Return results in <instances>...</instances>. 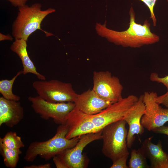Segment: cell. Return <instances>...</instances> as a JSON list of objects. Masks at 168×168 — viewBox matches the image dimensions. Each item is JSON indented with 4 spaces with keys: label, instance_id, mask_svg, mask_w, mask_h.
I'll return each mask as SVG.
<instances>
[{
    "label": "cell",
    "instance_id": "cell-1",
    "mask_svg": "<svg viewBox=\"0 0 168 168\" xmlns=\"http://www.w3.org/2000/svg\"><path fill=\"white\" fill-rule=\"evenodd\" d=\"M130 22L128 28L123 31H118L108 28L105 23H96L95 29L98 35L109 42L125 47L139 48L144 45L151 44L160 40V37L152 33L150 24L146 20L143 25L135 22V14L132 7L129 12Z\"/></svg>",
    "mask_w": 168,
    "mask_h": 168
},
{
    "label": "cell",
    "instance_id": "cell-2",
    "mask_svg": "<svg viewBox=\"0 0 168 168\" xmlns=\"http://www.w3.org/2000/svg\"><path fill=\"white\" fill-rule=\"evenodd\" d=\"M68 131V127L66 124H60L51 138L45 141L31 142L26 152L24 160L31 162L39 156L46 161L49 160L66 150L74 147L81 136L67 139L66 136Z\"/></svg>",
    "mask_w": 168,
    "mask_h": 168
},
{
    "label": "cell",
    "instance_id": "cell-3",
    "mask_svg": "<svg viewBox=\"0 0 168 168\" xmlns=\"http://www.w3.org/2000/svg\"><path fill=\"white\" fill-rule=\"evenodd\" d=\"M41 7L40 3H35L30 6L25 5L18 7V15L12 26V35L15 39L27 41L33 32L42 30L41 24L45 17L55 12L51 8L42 10Z\"/></svg>",
    "mask_w": 168,
    "mask_h": 168
},
{
    "label": "cell",
    "instance_id": "cell-4",
    "mask_svg": "<svg viewBox=\"0 0 168 168\" xmlns=\"http://www.w3.org/2000/svg\"><path fill=\"white\" fill-rule=\"evenodd\" d=\"M124 119L110 124L103 128L102 152L113 162L129 154L127 145L128 131Z\"/></svg>",
    "mask_w": 168,
    "mask_h": 168
},
{
    "label": "cell",
    "instance_id": "cell-5",
    "mask_svg": "<svg viewBox=\"0 0 168 168\" xmlns=\"http://www.w3.org/2000/svg\"><path fill=\"white\" fill-rule=\"evenodd\" d=\"M32 86L38 96L51 102H74L78 94L71 83L57 80L36 81Z\"/></svg>",
    "mask_w": 168,
    "mask_h": 168
},
{
    "label": "cell",
    "instance_id": "cell-6",
    "mask_svg": "<svg viewBox=\"0 0 168 168\" xmlns=\"http://www.w3.org/2000/svg\"><path fill=\"white\" fill-rule=\"evenodd\" d=\"M28 100L35 112L45 120L51 118L58 124H65L68 114L75 107L74 102L53 103L39 96H29Z\"/></svg>",
    "mask_w": 168,
    "mask_h": 168
},
{
    "label": "cell",
    "instance_id": "cell-7",
    "mask_svg": "<svg viewBox=\"0 0 168 168\" xmlns=\"http://www.w3.org/2000/svg\"><path fill=\"white\" fill-rule=\"evenodd\" d=\"M138 98L133 95H128L112 104L99 113L89 115L90 119L100 131L107 125L123 119L128 110L137 101Z\"/></svg>",
    "mask_w": 168,
    "mask_h": 168
},
{
    "label": "cell",
    "instance_id": "cell-8",
    "mask_svg": "<svg viewBox=\"0 0 168 168\" xmlns=\"http://www.w3.org/2000/svg\"><path fill=\"white\" fill-rule=\"evenodd\" d=\"M92 89L99 96L112 103L123 98V86L119 79L108 71H94Z\"/></svg>",
    "mask_w": 168,
    "mask_h": 168
},
{
    "label": "cell",
    "instance_id": "cell-9",
    "mask_svg": "<svg viewBox=\"0 0 168 168\" xmlns=\"http://www.w3.org/2000/svg\"><path fill=\"white\" fill-rule=\"evenodd\" d=\"M157 96L154 91L145 92L143 94L145 111L141 122L143 127L149 131L164 125L168 122V109L162 108L156 101Z\"/></svg>",
    "mask_w": 168,
    "mask_h": 168
},
{
    "label": "cell",
    "instance_id": "cell-10",
    "mask_svg": "<svg viewBox=\"0 0 168 168\" xmlns=\"http://www.w3.org/2000/svg\"><path fill=\"white\" fill-rule=\"evenodd\" d=\"M102 130L97 133L81 136L78 141L73 147L68 149L57 155L67 168H85L89 161L82 152L86 146L93 141L101 139Z\"/></svg>",
    "mask_w": 168,
    "mask_h": 168
},
{
    "label": "cell",
    "instance_id": "cell-11",
    "mask_svg": "<svg viewBox=\"0 0 168 168\" xmlns=\"http://www.w3.org/2000/svg\"><path fill=\"white\" fill-rule=\"evenodd\" d=\"M66 124L68 127L66 136L68 139L99 132L91 121L89 115L76 107L68 114Z\"/></svg>",
    "mask_w": 168,
    "mask_h": 168
},
{
    "label": "cell",
    "instance_id": "cell-12",
    "mask_svg": "<svg viewBox=\"0 0 168 168\" xmlns=\"http://www.w3.org/2000/svg\"><path fill=\"white\" fill-rule=\"evenodd\" d=\"M145 111V106L142 95L129 109L124 117L123 119L129 126L127 139L128 148L132 147L135 139V135H141L144 132V128L141 122Z\"/></svg>",
    "mask_w": 168,
    "mask_h": 168
},
{
    "label": "cell",
    "instance_id": "cell-13",
    "mask_svg": "<svg viewBox=\"0 0 168 168\" xmlns=\"http://www.w3.org/2000/svg\"><path fill=\"white\" fill-rule=\"evenodd\" d=\"M74 102L75 107L90 115L100 112L112 104L100 97L92 89L88 90L78 94Z\"/></svg>",
    "mask_w": 168,
    "mask_h": 168
},
{
    "label": "cell",
    "instance_id": "cell-14",
    "mask_svg": "<svg viewBox=\"0 0 168 168\" xmlns=\"http://www.w3.org/2000/svg\"><path fill=\"white\" fill-rule=\"evenodd\" d=\"M24 110L19 101L0 97V126L3 124L9 128L17 125L23 119Z\"/></svg>",
    "mask_w": 168,
    "mask_h": 168
},
{
    "label": "cell",
    "instance_id": "cell-15",
    "mask_svg": "<svg viewBox=\"0 0 168 168\" xmlns=\"http://www.w3.org/2000/svg\"><path fill=\"white\" fill-rule=\"evenodd\" d=\"M152 138L145 139L141 147L149 160L150 167L168 168V154L163 150L161 142L159 140L157 144H154Z\"/></svg>",
    "mask_w": 168,
    "mask_h": 168
},
{
    "label": "cell",
    "instance_id": "cell-16",
    "mask_svg": "<svg viewBox=\"0 0 168 168\" xmlns=\"http://www.w3.org/2000/svg\"><path fill=\"white\" fill-rule=\"evenodd\" d=\"M26 42L23 39H16L10 47L11 50L17 54L21 61L23 67L22 74L31 73L35 75L40 80H45V76L37 72L34 63L28 55Z\"/></svg>",
    "mask_w": 168,
    "mask_h": 168
},
{
    "label": "cell",
    "instance_id": "cell-17",
    "mask_svg": "<svg viewBox=\"0 0 168 168\" xmlns=\"http://www.w3.org/2000/svg\"><path fill=\"white\" fill-rule=\"evenodd\" d=\"M0 151L5 166L10 168L16 167L20 155L22 153L20 149L9 148L0 144Z\"/></svg>",
    "mask_w": 168,
    "mask_h": 168
},
{
    "label": "cell",
    "instance_id": "cell-18",
    "mask_svg": "<svg viewBox=\"0 0 168 168\" xmlns=\"http://www.w3.org/2000/svg\"><path fill=\"white\" fill-rule=\"evenodd\" d=\"M21 74H22V70L18 72L11 79H2L0 81V93L3 97L9 100H20V97L13 93L12 88L17 77Z\"/></svg>",
    "mask_w": 168,
    "mask_h": 168
},
{
    "label": "cell",
    "instance_id": "cell-19",
    "mask_svg": "<svg viewBox=\"0 0 168 168\" xmlns=\"http://www.w3.org/2000/svg\"><path fill=\"white\" fill-rule=\"evenodd\" d=\"M147 157L141 148L131 150L128 162V168H147L149 167Z\"/></svg>",
    "mask_w": 168,
    "mask_h": 168
},
{
    "label": "cell",
    "instance_id": "cell-20",
    "mask_svg": "<svg viewBox=\"0 0 168 168\" xmlns=\"http://www.w3.org/2000/svg\"><path fill=\"white\" fill-rule=\"evenodd\" d=\"M0 144L13 149H20L25 147L21 137L15 132H8L3 138H0Z\"/></svg>",
    "mask_w": 168,
    "mask_h": 168
},
{
    "label": "cell",
    "instance_id": "cell-21",
    "mask_svg": "<svg viewBox=\"0 0 168 168\" xmlns=\"http://www.w3.org/2000/svg\"><path fill=\"white\" fill-rule=\"evenodd\" d=\"M144 2L148 8L150 12V17L152 21L153 25L155 26L156 25V19L154 12V8L156 0H139Z\"/></svg>",
    "mask_w": 168,
    "mask_h": 168
},
{
    "label": "cell",
    "instance_id": "cell-22",
    "mask_svg": "<svg viewBox=\"0 0 168 168\" xmlns=\"http://www.w3.org/2000/svg\"><path fill=\"white\" fill-rule=\"evenodd\" d=\"M150 79L152 82L162 84L168 90V75L161 77L156 73L152 72L150 75Z\"/></svg>",
    "mask_w": 168,
    "mask_h": 168
},
{
    "label": "cell",
    "instance_id": "cell-23",
    "mask_svg": "<svg viewBox=\"0 0 168 168\" xmlns=\"http://www.w3.org/2000/svg\"><path fill=\"white\" fill-rule=\"evenodd\" d=\"M128 156L121 157L113 162L110 168H128L127 165V161Z\"/></svg>",
    "mask_w": 168,
    "mask_h": 168
},
{
    "label": "cell",
    "instance_id": "cell-24",
    "mask_svg": "<svg viewBox=\"0 0 168 168\" xmlns=\"http://www.w3.org/2000/svg\"><path fill=\"white\" fill-rule=\"evenodd\" d=\"M156 101L159 105L162 104L168 109V90L164 94L159 96H157Z\"/></svg>",
    "mask_w": 168,
    "mask_h": 168
},
{
    "label": "cell",
    "instance_id": "cell-25",
    "mask_svg": "<svg viewBox=\"0 0 168 168\" xmlns=\"http://www.w3.org/2000/svg\"><path fill=\"white\" fill-rule=\"evenodd\" d=\"M53 160L56 167L57 168H67L66 166L62 161L58 155L54 156Z\"/></svg>",
    "mask_w": 168,
    "mask_h": 168
},
{
    "label": "cell",
    "instance_id": "cell-26",
    "mask_svg": "<svg viewBox=\"0 0 168 168\" xmlns=\"http://www.w3.org/2000/svg\"><path fill=\"white\" fill-rule=\"evenodd\" d=\"M152 131L156 133L168 135V126L163 125L154 129Z\"/></svg>",
    "mask_w": 168,
    "mask_h": 168
},
{
    "label": "cell",
    "instance_id": "cell-27",
    "mask_svg": "<svg viewBox=\"0 0 168 168\" xmlns=\"http://www.w3.org/2000/svg\"><path fill=\"white\" fill-rule=\"evenodd\" d=\"M14 6L20 7L26 5L28 0H7Z\"/></svg>",
    "mask_w": 168,
    "mask_h": 168
},
{
    "label": "cell",
    "instance_id": "cell-28",
    "mask_svg": "<svg viewBox=\"0 0 168 168\" xmlns=\"http://www.w3.org/2000/svg\"><path fill=\"white\" fill-rule=\"evenodd\" d=\"M24 168H50L51 164L48 163L38 165H33L24 166Z\"/></svg>",
    "mask_w": 168,
    "mask_h": 168
},
{
    "label": "cell",
    "instance_id": "cell-29",
    "mask_svg": "<svg viewBox=\"0 0 168 168\" xmlns=\"http://www.w3.org/2000/svg\"><path fill=\"white\" fill-rule=\"evenodd\" d=\"M0 40L2 41L5 40H13L12 37L9 35H5L0 33Z\"/></svg>",
    "mask_w": 168,
    "mask_h": 168
}]
</instances>
